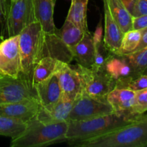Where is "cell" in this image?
I'll list each match as a JSON object with an SVG mask.
<instances>
[{"instance_id":"f546056e","label":"cell","mask_w":147,"mask_h":147,"mask_svg":"<svg viewBox=\"0 0 147 147\" xmlns=\"http://www.w3.org/2000/svg\"><path fill=\"white\" fill-rule=\"evenodd\" d=\"M147 27V14L133 17L132 30H142Z\"/></svg>"},{"instance_id":"52a82bcc","label":"cell","mask_w":147,"mask_h":147,"mask_svg":"<svg viewBox=\"0 0 147 147\" xmlns=\"http://www.w3.org/2000/svg\"><path fill=\"white\" fill-rule=\"evenodd\" d=\"M37 19L32 0L10 1L6 20V29L8 37L19 35L24 29Z\"/></svg>"},{"instance_id":"1f68e13d","label":"cell","mask_w":147,"mask_h":147,"mask_svg":"<svg viewBox=\"0 0 147 147\" xmlns=\"http://www.w3.org/2000/svg\"><path fill=\"white\" fill-rule=\"evenodd\" d=\"M147 47V27L143 29V32H142V39H141L140 43H139V46H138L137 48H136V50H135V51L140 50H142V49L145 48V47Z\"/></svg>"},{"instance_id":"6da1fadb","label":"cell","mask_w":147,"mask_h":147,"mask_svg":"<svg viewBox=\"0 0 147 147\" xmlns=\"http://www.w3.org/2000/svg\"><path fill=\"white\" fill-rule=\"evenodd\" d=\"M68 144L76 147L147 146V114L139 115L131 123L104 134Z\"/></svg>"},{"instance_id":"e0dca14e","label":"cell","mask_w":147,"mask_h":147,"mask_svg":"<svg viewBox=\"0 0 147 147\" xmlns=\"http://www.w3.org/2000/svg\"><path fill=\"white\" fill-rule=\"evenodd\" d=\"M73 59L78 64L87 68H91L94 63L95 46L93 36L90 32L86 33L84 37L74 47H70Z\"/></svg>"},{"instance_id":"8fae6325","label":"cell","mask_w":147,"mask_h":147,"mask_svg":"<svg viewBox=\"0 0 147 147\" xmlns=\"http://www.w3.org/2000/svg\"><path fill=\"white\" fill-rule=\"evenodd\" d=\"M59 83L62 90V96L74 101L83 91V83L80 73L68 63H63L57 71Z\"/></svg>"},{"instance_id":"8992f818","label":"cell","mask_w":147,"mask_h":147,"mask_svg":"<svg viewBox=\"0 0 147 147\" xmlns=\"http://www.w3.org/2000/svg\"><path fill=\"white\" fill-rule=\"evenodd\" d=\"M37 98L32 83L24 76L18 77L0 74V103H11Z\"/></svg>"},{"instance_id":"3957f363","label":"cell","mask_w":147,"mask_h":147,"mask_svg":"<svg viewBox=\"0 0 147 147\" xmlns=\"http://www.w3.org/2000/svg\"><path fill=\"white\" fill-rule=\"evenodd\" d=\"M47 33L38 22L32 23L19 34V47L21 57V74L32 83L36 65L47 57Z\"/></svg>"},{"instance_id":"7c38bea8","label":"cell","mask_w":147,"mask_h":147,"mask_svg":"<svg viewBox=\"0 0 147 147\" xmlns=\"http://www.w3.org/2000/svg\"><path fill=\"white\" fill-rule=\"evenodd\" d=\"M103 69L116 82L118 87H123L134 78L131 68L124 55L110 53L103 65Z\"/></svg>"},{"instance_id":"4fadbf2b","label":"cell","mask_w":147,"mask_h":147,"mask_svg":"<svg viewBox=\"0 0 147 147\" xmlns=\"http://www.w3.org/2000/svg\"><path fill=\"white\" fill-rule=\"evenodd\" d=\"M73 100L62 96L57 103L47 107L40 106V110L34 117L45 123H60L67 121L73 107Z\"/></svg>"},{"instance_id":"5bb4252c","label":"cell","mask_w":147,"mask_h":147,"mask_svg":"<svg viewBox=\"0 0 147 147\" xmlns=\"http://www.w3.org/2000/svg\"><path fill=\"white\" fill-rule=\"evenodd\" d=\"M104 11V37L103 45L108 51L116 53L121 46L124 33L111 14L106 0H103Z\"/></svg>"},{"instance_id":"603a6c76","label":"cell","mask_w":147,"mask_h":147,"mask_svg":"<svg viewBox=\"0 0 147 147\" xmlns=\"http://www.w3.org/2000/svg\"><path fill=\"white\" fill-rule=\"evenodd\" d=\"M142 30H131L123 34L121 46L116 54L126 55L134 53L136 50L142 39Z\"/></svg>"},{"instance_id":"cb8c5ba5","label":"cell","mask_w":147,"mask_h":147,"mask_svg":"<svg viewBox=\"0 0 147 147\" xmlns=\"http://www.w3.org/2000/svg\"><path fill=\"white\" fill-rule=\"evenodd\" d=\"M124 56L131 68L134 78L142 75L147 67V47Z\"/></svg>"},{"instance_id":"e575fe53","label":"cell","mask_w":147,"mask_h":147,"mask_svg":"<svg viewBox=\"0 0 147 147\" xmlns=\"http://www.w3.org/2000/svg\"><path fill=\"white\" fill-rule=\"evenodd\" d=\"M10 1H17V0H10Z\"/></svg>"},{"instance_id":"9a60e30c","label":"cell","mask_w":147,"mask_h":147,"mask_svg":"<svg viewBox=\"0 0 147 147\" xmlns=\"http://www.w3.org/2000/svg\"><path fill=\"white\" fill-rule=\"evenodd\" d=\"M40 106L47 107L57 103L62 96V90L57 73L34 86Z\"/></svg>"},{"instance_id":"30bf717a","label":"cell","mask_w":147,"mask_h":147,"mask_svg":"<svg viewBox=\"0 0 147 147\" xmlns=\"http://www.w3.org/2000/svg\"><path fill=\"white\" fill-rule=\"evenodd\" d=\"M40 106L37 98L11 103H0V116L27 123L37 115Z\"/></svg>"},{"instance_id":"d6986e66","label":"cell","mask_w":147,"mask_h":147,"mask_svg":"<svg viewBox=\"0 0 147 147\" xmlns=\"http://www.w3.org/2000/svg\"><path fill=\"white\" fill-rule=\"evenodd\" d=\"M64 62L55 57H44L37 63L32 75L33 86L57 73Z\"/></svg>"},{"instance_id":"d4e9b609","label":"cell","mask_w":147,"mask_h":147,"mask_svg":"<svg viewBox=\"0 0 147 147\" xmlns=\"http://www.w3.org/2000/svg\"><path fill=\"white\" fill-rule=\"evenodd\" d=\"M27 123L11 118L0 116V136L16 137L25 129Z\"/></svg>"},{"instance_id":"ba28073f","label":"cell","mask_w":147,"mask_h":147,"mask_svg":"<svg viewBox=\"0 0 147 147\" xmlns=\"http://www.w3.org/2000/svg\"><path fill=\"white\" fill-rule=\"evenodd\" d=\"M113 112L107 100L93 97L83 91L73 101L68 120H88Z\"/></svg>"},{"instance_id":"d6a6232c","label":"cell","mask_w":147,"mask_h":147,"mask_svg":"<svg viewBox=\"0 0 147 147\" xmlns=\"http://www.w3.org/2000/svg\"><path fill=\"white\" fill-rule=\"evenodd\" d=\"M136 0H121V1L123 2V4H124L125 7L127 8V9L129 11H131V9L133 8L134 4H135Z\"/></svg>"},{"instance_id":"2e32d148","label":"cell","mask_w":147,"mask_h":147,"mask_svg":"<svg viewBox=\"0 0 147 147\" xmlns=\"http://www.w3.org/2000/svg\"><path fill=\"white\" fill-rule=\"evenodd\" d=\"M135 96L136 94L134 90L127 88L116 86L108 94L106 100L111 106L113 112L132 116L131 111L134 105Z\"/></svg>"},{"instance_id":"836d02e7","label":"cell","mask_w":147,"mask_h":147,"mask_svg":"<svg viewBox=\"0 0 147 147\" xmlns=\"http://www.w3.org/2000/svg\"><path fill=\"white\" fill-rule=\"evenodd\" d=\"M142 74H146V75H147V67H146V68L144 70V71L143 72V73H142Z\"/></svg>"},{"instance_id":"ac0fdd59","label":"cell","mask_w":147,"mask_h":147,"mask_svg":"<svg viewBox=\"0 0 147 147\" xmlns=\"http://www.w3.org/2000/svg\"><path fill=\"white\" fill-rule=\"evenodd\" d=\"M32 3L37 21L43 30L46 33L55 32L53 14L56 0H32Z\"/></svg>"},{"instance_id":"f1b7e54d","label":"cell","mask_w":147,"mask_h":147,"mask_svg":"<svg viewBox=\"0 0 147 147\" xmlns=\"http://www.w3.org/2000/svg\"><path fill=\"white\" fill-rule=\"evenodd\" d=\"M93 40L94 46L100 45L103 43V28L102 27L101 20L99 22L93 35Z\"/></svg>"},{"instance_id":"83f0119b","label":"cell","mask_w":147,"mask_h":147,"mask_svg":"<svg viewBox=\"0 0 147 147\" xmlns=\"http://www.w3.org/2000/svg\"><path fill=\"white\" fill-rule=\"evenodd\" d=\"M130 13L133 17L147 14V0H136Z\"/></svg>"},{"instance_id":"44dd1931","label":"cell","mask_w":147,"mask_h":147,"mask_svg":"<svg viewBox=\"0 0 147 147\" xmlns=\"http://www.w3.org/2000/svg\"><path fill=\"white\" fill-rule=\"evenodd\" d=\"M86 32H86L73 22L67 19L61 29L56 30V34L69 48L76 45L84 37Z\"/></svg>"},{"instance_id":"9c48e42d","label":"cell","mask_w":147,"mask_h":147,"mask_svg":"<svg viewBox=\"0 0 147 147\" xmlns=\"http://www.w3.org/2000/svg\"><path fill=\"white\" fill-rule=\"evenodd\" d=\"M21 70L19 35L9 37L0 42V74L18 77Z\"/></svg>"},{"instance_id":"277c9868","label":"cell","mask_w":147,"mask_h":147,"mask_svg":"<svg viewBox=\"0 0 147 147\" xmlns=\"http://www.w3.org/2000/svg\"><path fill=\"white\" fill-rule=\"evenodd\" d=\"M67 121L45 123L35 117L27 123L25 129L11 140V147H42L65 142Z\"/></svg>"},{"instance_id":"5b68a950","label":"cell","mask_w":147,"mask_h":147,"mask_svg":"<svg viewBox=\"0 0 147 147\" xmlns=\"http://www.w3.org/2000/svg\"><path fill=\"white\" fill-rule=\"evenodd\" d=\"M81 77L83 91L97 98L106 100L108 94L116 87V82L103 68H87L77 64L74 66Z\"/></svg>"},{"instance_id":"4dcf8cb0","label":"cell","mask_w":147,"mask_h":147,"mask_svg":"<svg viewBox=\"0 0 147 147\" xmlns=\"http://www.w3.org/2000/svg\"><path fill=\"white\" fill-rule=\"evenodd\" d=\"M9 4H7V0H0V27L3 22L7 20Z\"/></svg>"},{"instance_id":"7a4b0ae2","label":"cell","mask_w":147,"mask_h":147,"mask_svg":"<svg viewBox=\"0 0 147 147\" xmlns=\"http://www.w3.org/2000/svg\"><path fill=\"white\" fill-rule=\"evenodd\" d=\"M137 116L113 112L88 120H68L65 142L70 144L104 134L131 123Z\"/></svg>"},{"instance_id":"4316f807","label":"cell","mask_w":147,"mask_h":147,"mask_svg":"<svg viewBox=\"0 0 147 147\" xmlns=\"http://www.w3.org/2000/svg\"><path fill=\"white\" fill-rule=\"evenodd\" d=\"M123 88H127L134 91L142 90L147 88V75L142 74L131 79Z\"/></svg>"},{"instance_id":"484cf974","label":"cell","mask_w":147,"mask_h":147,"mask_svg":"<svg viewBox=\"0 0 147 147\" xmlns=\"http://www.w3.org/2000/svg\"><path fill=\"white\" fill-rule=\"evenodd\" d=\"M135 103L131 111L132 116H139L147 111V88L135 91Z\"/></svg>"},{"instance_id":"7402d4cb","label":"cell","mask_w":147,"mask_h":147,"mask_svg":"<svg viewBox=\"0 0 147 147\" xmlns=\"http://www.w3.org/2000/svg\"><path fill=\"white\" fill-rule=\"evenodd\" d=\"M88 4V0H71V5L66 17L67 20L72 21L86 32H88L87 23Z\"/></svg>"},{"instance_id":"ffe728a7","label":"cell","mask_w":147,"mask_h":147,"mask_svg":"<svg viewBox=\"0 0 147 147\" xmlns=\"http://www.w3.org/2000/svg\"><path fill=\"white\" fill-rule=\"evenodd\" d=\"M111 14L123 33L132 30L133 17L121 0H106Z\"/></svg>"}]
</instances>
